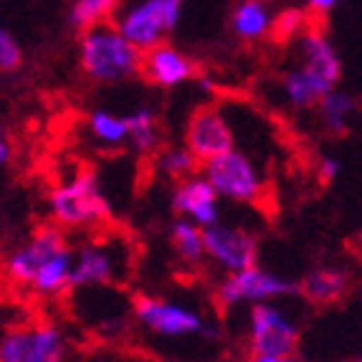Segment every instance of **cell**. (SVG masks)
I'll use <instances>...</instances> for the list:
<instances>
[{
    "instance_id": "obj_5",
    "label": "cell",
    "mask_w": 362,
    "mask_h": 362,
    "mask_svg": "<svg viewBox=\"0 0 362 362\" xmlns=\"http://www.w3.org/2000/svg\"><path fill=\"white\" fill-rule=\"evenodd\" d=\"M182 18L180 3L168 0H129L115 13L112 23L134 43L142 54L165 43V38L177 28Z\"/></svg>"
},
{
    "instance_id": "obj_28",
    "label": "cell",
    "mask_w": 362,
    "mask_h": 362,
    "mask_svg": "<svg viewBox=\"0 0 362 362\" xmlns=\"http://www.w3.org/2000/svg\"><path fill=\"white\" fill-rule=\"evenodd\" d=\"M11 157H13L11 139H8V134H0V165L8 168V165H11Z\"/></svg>"
},
{
    "instance_id": "obj_8",
    "label": "cell",
    "mask_w": 362,
    "mask_h": 362,
    "mask_svg": "<svg viewBox=\"0 0 362 362\" xmlns=\"http://www.w3.org/2000/svg\"><path fill=\"white\" fill-rule=\"evenodd\" d=\"M66 332L54 322L11 327L0 339V362H66Z\"/></svg>"
},
{
    "instance_id": "obj_21",
    "label": "cell",
    "mask_w": 362,
    "mask_h": 362,
    "mask_svg": "<svg viewBox=\"0 0 362 362\" xmlns=\"http://www.w3.org/2000/svg\"><path fill=\"white\" fill-rule=\"evenodd\" d=\"M355 109H357L355 97H352L350 91L339 89V86L329 91L327 97H322L320 104H317L322 127H325L329 134H344L347 132L352 115H355Z\"/></svg>"
},
{
    "instance_id": "obj_10",
    "label": "cell",
    "mask_w": 362,
    "mask_h": 362,
    "mask_svg": "<svg viewBox=\"0 0 362 362\" xmlns=\"http://www.w3.org/2000/svg\"><path fill=\"white\" fill-rule=\"evenodd\" d=\"M206 251L208 261L218 272L235 274L248 266H256L259 259V238L243 226L216 223L206 228Z\"/></svg>"
},
{
    "instance_id": "obj_22",
    "label": "cell",
    "mask_w": 362,
    "mask_h": 362,
    "mask_svg": "<svg viewBox=\"0 0 362 362\" xmlns=\"http://www.w3.org/2000/svg\"><path fill=\"white\" fill-rule=\"evenodd\" d=\"M198 165L200 160L187 145H170L155 152V170L170 182H182L193 177L195 173H200Z\"/></svg>"
},
{
    "instance_id": "obj_27",
    "label": "cell",
    "mask_w": 362,
    "mask_h": 362,
    "mask_svg": "<svg viewBox=\"0 0 362 362\" xmlns=\"http://www.w3.org/2000/svg\"><path fill=\"white\" fill-rule=\"evenodd\" d=\"M339 3H342V0H304V6H307L312 13H317V16L334 11V8H337Z\"/></svg>"
},
{
    "instance_id": "obj_11",
    "label": "cell",
    "mask_w": 362,
    "mask_h": 362,
    "mask_svg": "<svg viewBox=\"0 0 362 362\" xmlns=\"http://www.w3.org/2000/svg\"><path fill=\"white\" fill-rule=\"evenodd\" d=\"M122 251L115 241H84L74 248L71 289H102L122 274Z\"/></svg>"
},
{
    "instance_id": "obj_31",
    "label": "cell",
    "mask_w": 362,
    "mask_h": 362,
    "mask_svg": "<svg viewBox=\"0 0 362 362\" xmlns=\"http://www.w3.org/2000/svg\"><path fill=\"white\" fill-rule=\"evenodd\" d=\"M168 3H180V6H182V0H168Z\"/></svg>"
},
{
    "instance_id": "obj_13",
    "label": "cell",
    "mask_w": 362,
    "mask_h": 362,
    "mask_svg": "<svg viewBox=\"0 0 362 362\" xmlns=\"http://www.w3.org/2000/svg\"><path fill=\"white\" fill-rule=\"evenodd\" d=\"M170 208L175 218H187L200 228L221 223V195L216 193V187L203 173H195L193 177L175 182L173 195H170Z\"/></svg>"
},
{
    "instance_id": "obj_18",
    "label": "cell",
    "mask_w": 362,
    "mask_h": 362,
    "mask_svg": "<svg viewBox=\"0 0 362 362\" xmlns=\"http://www.w3.org/2000/svg\"><path fill=\"white\" fill-rule=\"evenodd\" d=\"M74 279V248L66 246L56 256L46 261L41 272H38L36 281L30 284L28 294L38 296V299H59L71 289Z\"/></svg>"
},
{
    "instance_id": "obj_14",
    "label": "cell",
    "mask_w": 362,
    "mask_h": 362,
    "mask_svg": "<svg viewBox=\"0 0 362 362\" xmlns=\"http://www.w3.org/2000/svg\"><path fill=\"white\" fill-rule=\"evenodd\" d=\"M198 64L190 54L177 49L175 43H160L142 54V76L157 89H177L198 78Z\"/></svg>"
},
{
    "instance_id": "obj_4",
    "label": "cell",
    "mask_w": 362,
    "mask_h": 362,
    "mask_svg": "<svg viewBox=\"0 0 362 362\" xmlns=\"http://www.w3.org/2000/svg\"><path fill=\"white\" fill-rule=\"evenodd\" d=\"M299 322L286 304L264 302L248 309L246 320V347L251 355L291 357L299 347Z\"/></svg>"
},
{
    "instance_id": "obj_12",
    "label": "cell",
    "mask_w": 362,
    "mask_h": 362,
    "mask_svg": "<svg viewBox=\"0 0 362 362\" xmlns=\"http://www.w3.org/2000/svg\"><path fill=\"white\" fill-rule=\"evenodd\" d=\"M185 145L198 157L200 165L233 150L235 134L228 124V117L218 107L195 109L185 124Z\"/></svg>"
},
{
    "instance_id": "obj_6",
    "label": "cell",
    "mask_w": 362,
    "mask_h": 362,
    "mask_svg": "<svg viewBox=\"0 0 362 362\" xmlns=\"http://www.w3.org/2000/svg\"><path fill=\"white\" fill-rule=\"evenodd\" d=\"M299 294V281L281 276V274L264 269V266H248L243 272L226 274L216 286V302L223 309L233 307H254L264 302H286Z\"/></svg>"
},
{
    "instance_id": "obj_16",
    "label": "cell",
    "mask_w": 362,
    "mask_h": 362,
    "mask_svg": "<svg viewBox=\"0 0 362 362\" xmlns=\"http://www.w3.org/2000/svg\"><path fill=\"white\" fill-rule=\"evenodd\" d=\"M350 274L339 266H317L299 279V294L317 307H327V304L339 302L350 291Z\"/></svg>"
},
{
    "instance_id": "obj_29",
    "label": "cell",
    "mask_w": 362,
    "mask_h": 362,
    "mask_svg": "<svg viewBox=\"0 0 362 362\" xmlns=\"http://www.w3.org/2000/svg\"><path fill=\"white\" fill-rule=\"evenodd\" d=\"M248 362H284V357H276V355H251Z\"/></svg>"
},
{
    "instance_id": "obj_32",
    "label": "cell",
    "mask_w": 362,
    "mask_h": 362,
    "mask_svg": "<svg viewBox=\"0 0 362 362\" xmlns=\"http://www.w3.org/2000/svg\"><path fill=\"white\" fill-rule=\"evenodd\" d=\"M350 362H362V357H357V360H350Z\"/></svg>"
},
{
    "instance_id": "obj_7",
    "label": "cell",
    "mask_w": 362,
    "mask_h": 362,
    "mask_svg": "<svg viewBox=\"0 0 362 362\" xmlns=\"http://www.w3.org/2000/svg\"><path fill=\"white\" fill-rule=\"evenodd\" d=\"M200 173L211 180L221 200L238 206H256L264 198V177L243 150H228L200 165Z\"/></svg>"
},
{
    "instance_id": "obj_3",
    "label": "cell",
    "mask_w": 362,
    "mask_h": 362,
    "mask_svg": "<svg viewBox=\"0 0 362 362\" xmlns=\"http://www.w3.org/2000/svg\"><path fill=\"white\" fill-rule=\"evenodd\" d=\"M46 208L51 221L64 230L94 228L112 216V203L102 182L89 170L56 185L46 198Z\"/></svg>"
},
{
    "instance_id": "obj_20",
    "label": "cell",
    "mask_w": 362,
    "mask_h": 362,
    "mask_svg": "<svg viewBox=\"0 0 362 362\" xmlns=\"http://www.w3.org/2000/svg\"><path fill=\"white\" fill-rule=\"evenodd\" d=\"M86 132H89L91 142L99 147H117L129 145V129H127V117L117 115L112 109H91L86 115Z\"/></svg>"
},
{
    "instance_id": "obj_24",
    "label": "cell",
    "mask_w": 362,
    "mask_h": 362,
    "mask_svg": "<svg viewBox=\"0 0 362 362\" xmlns=\"http://www.w3.org/2000/svg\"><path fill=\"white\" fill-rule=\"evenodd\" d=\"M127 0H74L66 13V21L71 28L86 30L91 25L104 23L107 18H115V13Z\"/></svg>"
},
{
    "instance_id": "obj_26",
    "label": "cell",
    "mask_w": 362,
    "mask_h": 362,
    "mask_svg": "<svg viewBox=\"0 0 362 362\" xmlns=\"http://www.w3.org/2000/svg\"><path fill=\"white\" fill-rule=\"evenodd\" d=\"M317 173H320L322 182H332V180H337L339 173H342V163H339L337 157L325 155L320 160V168H317Z\"/></svg>"
},
{
    "instance_id": "obj_9",
    "label": "cell",
    "mask_w": 362,
    "mask_h": 362,
    "mask_svg": "<svg viewBox=\"0 0 362 362\" xmlns=\"http://www.w3.org/2000/svg\"><path fill=\"white\" fill-rule=\"evenodd\" d=\"M66 246H69L66 233L56 223L36 228L28 238H23L18 246H13L11 254L6 256L8 284H11L13 289L28 291L30 284L36 281L38 272L46 266V261L59 254V251H64Z\"/></svg>"
},
{
    "instance_id": "obj_17",
    "label": "cell",
    "mask_w": 362,
    "mask_h": 362,
    "mask_svg": "<svg viewBox=\"0 0 362 362\" xmlns=\"http://www.w3.org/2000/svg\"><path fill=\"white\" fill-rule=\"evenodd\" d=\"M230 33L243 43L264 41L274 30V11L269 0H235L230 11Z\"/></svg>"
},
{
    "instance_id": "obj_15",
    "label": "cell",
    "mask_w": 362,
    "mask_h": 362,
    "mask_svg": "<svg viewBox=\"0 0 362 362\" xmlns=\"http://www.w3.org/2000/svg\"><path fill=\"white\" fill-rule=\"evenodd\" d=\"M299 59H302L299 66H302L327 94L339 86V78H342V61H339L337 49H334V43L329 41V36H327L325 30H320V28L304 30L302 36H299Z\"/></svg>"
},
{
    "instance_id": "obj_25",
    "label": "cell",
    "mask_w": 362,
    "mask_h": 362,
    "mask_svg": "<svg viewBox=\"0 0 362 362\" xmlns=\"http://www.w3.org/2000/svg\"><path fill=\"white\" fill-rule=\"evenodd\" d=\"M23 64V49L21 41L13 36L11 28H0V71L13 74Z\"/></svg>"
},
{
    "instance_id": "obj_1",
    "label": "cell",
    "mask_w": 362,
    "mask_h": 362,
    "mask_svg": "<svg viewBox=\"0 0 362 362\" xmlns=\"http://www.w3.org/2000/svg\"><path fill=\"white\" fill-rule=\"evenodd\" d=\"M78 66L91 84L115 86L142 74V51L112 21L91 25L78 36Z\"/></svg>"
},
{
    "instance_id": "obj_2",
    "label": "cell",
    "mask_w": 362,
    "mask_h": 362,
    "mask_svg": "<svg viewBox=\"0 0 362 362\" xmlns=\"http://www.w3.org/2000/svg\"><path fill=\"white\" fill-rule=\"evenodd\" d=\"M134 325L152 339L182 342V339H213L216 327L206 312L177 296L139 294L132 302Z\"/></svg>"
},
{
    "instance_id": "obj_23",
    "label": "cell",
    "mask_w": 362,
    "mask_h": 362,
    "mask_svg": "<svg viewBox=\"0 0 362 362\" xmlns=\"http://www.w3.org/2000/svg\"><path fill=\"white\" fill-rule=\"evenodd\" d=\"M127 129H129V147L134 152H155L160 147V122L150 107H137L127 112Z\"/></svg>"
},
{
    "instance_id": "obj_19",
    "label": "cell",
    "mask_w": 362,
    "mask_h": 362,
    "mask_svg": "<svg viewBox=\"0 0 362 362\" xmlns=\"http://www.w3.org/2000/svg\"><path fill=\"white\" fill-rule=\"evenodd\" d=\"M170 248L187 266H203L208 261L206 251V228L187 218H175L170 223Z\"/></svg>"
},
{
    "instance_id": "obj_30",
    "label": "cell",
    "mask_w": 362,
    "mask_h": 362,
    "mask_svg": "<svg viewBox=\"0 0 362 362\" xmlns=\"http://www.w3.org/2000/svg\"><path fill=\"white\" fill-rule=\"evenodd\" d=\"M284 362H309V360H304V357H299V355H291V357H284Z\"/></svg>"
}]
</instances>
